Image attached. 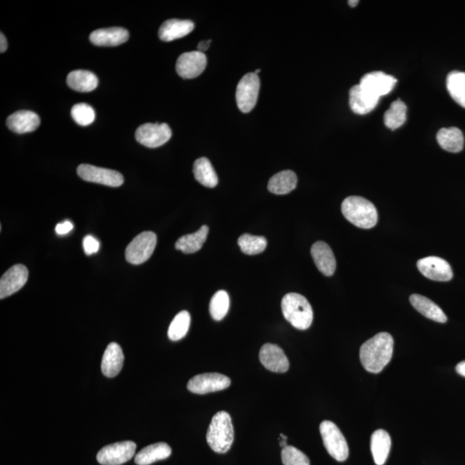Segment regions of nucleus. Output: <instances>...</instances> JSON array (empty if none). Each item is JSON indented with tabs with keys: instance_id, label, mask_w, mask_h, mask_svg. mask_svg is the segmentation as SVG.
<instances>
[{
	"instance_id": "nucleus-1",
	"label": "nucleus",
	"mask_w": 465,
	"mask_h": 465,
	"mask_svg": "<svg viewBox=\"0 0 465 465\" xmlns=\"http://www.w3.org/2000/svg\"><path fill=\"white\" fill-rule=\"evenodd\" d=\"M394 339L388 332H379L361 345L359 357L366 371L380 373L392 361Z\"/></svg>"
},
{
	"instance_id": "nucleus-2",
	"label": "nucleus",
	"mask_w": 465,
	"mask_h": 465,
	"mask_svg": "<svg viewBox=\"0 0 465 465\" xmlns=\"http://www.w3.org/2000/svg\"><path fill=\"white\" fill-rule=\"evenodd\" d=\"M345 219L361 229H370L378 223V210L372 202L361 196L346 198L341 205Z\"/></svg>"
},
{
	"instance_id": "nucleus-3",
	"label": "nucleus",
	"mask_w": 465,
	"mask_h": 465,
	"mask_svg": "<svg viewBox=\"0 0 465 465\" xmlns=\"http://www.w3.org/2000/svg\"><path fill=\"white\" fill-rule=\"evenodd\" d=\"M234 439L235 432L229 413L225 411L216 413L207 432V443L215 453L223 454L230 450Z\"/></svg>"
},
{
	"instance_id": "nucleus-4",
	"label": "nucleus",
	"mask_w": 465,
	"mask_h": 465,
	"mask_svg": "<svg viewBox=\"0 0 465 465\" xmlns=\"http://www.w3.org/2000/svg\"><path fill=\"white\" fill-rule=\"evenodd\" d=\"M285 319L299 330L310 328L313 322V310L308 301L297 293L285 295L281 304Z\"/></svg>"
},
{
	"instance_id": "nucleus-5",
	"label": "nucleus",
	"mask_w": 465,
	"mask_h": 465,
	"mask_svg": "<svg viewBox=\"0 0 465 465\" xmlns=\"http://www.w3.org/2000/svg\"><path fill=\"white\" fill-rule=\"evenodd\" d=\"M320 433L326 450L338 462H344L349 456L348 442L341 430L334 422L324 420L320 425Z\"/></svg>"
},
{
	"instance_id": "nucleus-6",
	"label": "nucleus",
	"mask_w": 465,
	"mask_h": 465,
	"mask_svg": "<svg viewBox=\"0 0 465 465\" xmlns=\"http://www.w3.org/2000/svg\"><path fill=\"white\" fill-rule=\"evenodd\" d=\"M157 244V236L151 231H145L128 244L125 257L128 263L141 264L150 259Z\"/></svg>"
},
{
	"instance_id": "nucleus-7",
	"label": "nucleus",
	"mask_w": 465,
	"mask_h": 465,
	"mask_svg": "<svg viewBox=\"0 0 465 465\" xmlns=\"http://www.w3.org/2000/svg\"><path fill=\"white\" fill-rule=\"evenodd\" d=\"M260 87V78L254 73H247L240 80L236 89V102L243 113H249L256 107Z\"/></svg>"
},
{
	"instance_id": "nucleus-8",
	"label": "nucleus",
	"mask_w": 465,
	"mask_h": 465,
	"mask_svg": "<svg viewBox=\"0 0 465 465\" xmlns=\"http://www.w3.org/2000/svg\"><path fill=\"white\" fill-rule=\"evenodd\" d=\"M77 173L84 181L111 188H120L124 182V176L120 172L89 164H81L77 169Z\"/></svg>"
},
{
	"instance_id": "nucleus-9",
	"label": "nucleus",
	"mask_w": 465,
	"mask_h": 465,
	"mask_svg": "<svg viewBox=\"0 0 465 465\" xmlns=\"http://www.w3.org/2000/svg\"><path fill=\"white\" fill-rule=\"evenodd\" d=\"M137 444L133 441H123L102 448L97 460L102 465H121L135 456Z\"/></svg>"
},
{
	"instance_id": "nucleus-10",
	"label": "nucleus",
	"mask_w": 465,
	"mask_h": 465,
	"mask_svg": "<svg viewBox=\"0 0 465 465\" xmlns=\"http://www.w3.org/2000/svg\"><path fill=\"white\" fill-rule=\"evenodd\" d=\"M172 137V131L166 124H145L135 131V139L149 148L161 147Z\"/></svg>"
},
{
	"instance_id": "nucleus-11",
	"label": "nucleus",
	"mask_w": 465,
	"mask_h": 465,
	"mask_svg": "<svg viewBox=\"0 0 465 465\" xmlns=\"http://www.w3.org/2000/svg\"><path fill=\"white\" fill-rule=\"evenodd\" d=\"M231 380L227 376L219 373H205L193 376L188 383L190 392L205 395V394L220 392L229 388Z\"/></svg>"
},
{
	"instance_id": "nucleus-12",
	"label": "nucleus",
	"mask_w": 465,
	"mask_h": 465,
	"mask_svg": "<svg viewBox=\"0 0 465 465\" xmlns=\"http://www.w3.org/2000/svg\"><path fill=\"white\" fill-rule=\"evenodd\" d=\"M397 80L395 77L383 72H372L362 77L359 86L372 97L380 98L389 94L394 89Z\"/></svg>"
},
{
	"instance_id": "nucleus-13",
	"label": "nucleus",
	"mask_w": 465,
	"mask_h": 465,
	"mask_svg": "<svg viewBox=\"0 0 465 465\" xmlns=\"http://www.w3.org/2000/svg\"><path fill=\"white\" fill-rule=\"evenodd\" d=\"M207 57L200 51H192L181 54L176 63V71L183 79H194L205 71Z\"/></svg>"
},
{
	"instance_id": "nucleus-14",
	"label": "nucleus",
	"mask_w": 465,
	"mask_h": 465,
	"mask_svg": "<svg viewBox=\"0 0 465 465\" xmlns=\"http://www.w3.org/2000/svg\"><path fill=\"white\" fill-rule=\"evenodd\" d=\"M417 267L424 276L431 280L447 282L453 277L450 264L440 257L423 258L417 262Z\"/></svg>"
},
{
	"instance_id": "nucleus-15",
	"label": "nucleus",
	"mask_w": 465,
	"mask_h": 465,
	"mask_svg": "<svg viewBox=\"0 0 465 465\" xmlns=\"http://www.w3.org/2000/svg\"><path fill=\"white\" fill-rule=\"evenodd\" d=\"M28 277V269L23 264H15L10 268L0 280V298L4 299L18 293L25 286Z\"/></svg>"
},
{
	"instance_id": "nucleus-16",
	"label": "nucleus",
	"mask_w": 465,
	"mask_h": 465,
	"mask_svg": "<svg viewBox=\"0 0 465 465\" xmlns=\"http://www.w3.org/2000/svg\"><path fill=\"white\" fill-rule=\"evenodd\" d=\"M260 361L270 372H286L290 368V362L280 346L267 343L260 349Z\"/></svg>"
},
{
	"instance_id": "nucleus-17",
	"label": "nucleus",
	"mask_w": 465,
	"mask_h": 465,
	"mask_svg": "<svg viewBox=\"0 0 465 465\" xmlns=\"http://www.w3.org/2000/svg\"><path fill=\"white\" fill-rule=\"evenodd\" d=\"M39 115L30 111H19L9 115L6 125L10 131L16 134H26L37 130L40 126Z\"/></svg>"
},
{
	"instance_id": "nucleus-18",
	"label": "nucleus",
	"mask_w": 465,
	"mask_h": 465,
	"mask_svg": "<svg viewBox=\"0 0 465 465\" xmlns=\"http://www.w3.org/2000/svg\"><path fill=\"white\" fill-rule=\"evenodd\" d=\"M128 37H130V34L126 29L121 28V27H112V28L94 30L90 35V41L96 46L114 47L126 43Z\"/></svg>"
},
{
	"instance_id": "nucleus-19",
	"label": "nucleus",
	"mask_w": 465,
	"mask_h": 465,
	"mask_svg": "<svg viewBox=\"0 0 465 465\" xmlns=\"http://www.w3.org/2000/svg\"><path fill=\"white\" fill-rule=\"evenodd\" d=\"M124 361V355L121 346L117 343L112 342L105 349L102 359V372L107 378H115L123 368Z\"/></svg>"
},
{
	"instance_id": "nucleus-20",
	"label": "nucleus",
	"mask_w": 465,
	"mask_h": 465,
	"mask_svg": "<svg viewBox=\"0 0 465 465\" xmlns=\"http://www.w3.org/2000/svg\"><path fill=\"white\" fill-rule=\"evenodd\" d=\"M311 256L315 266L325 276L330 277L336 270V260L330 247L324 242H317L311 247Z\"/></svg>"
},
{
	"instance_id": "nucleus-21",
	"label": "nucleus",
	"mask_w": 465,
	"mask_h": 465,
	"mask_svg": "<svg viewBox=\"0 0 465 465\" xmlns=\"http://www.w3.org/2000/svg\"><path fill=\"white\" fill-rule=\"evenodd\" d=\"M194 23L190 20L169 19L159 30V39L164 42L182 38L194 30Z\"/></svg>"
},
{
	"instance_id": "nucleus-22",
	"label": "nucleus",
	"mask_w": 465,
	"mask_h": 465,
	"mask_svg": "<svg viewBox=\"0 0 465 465\" xmlns=\"http://www.w3.org/2000/svg\"><path fill=\"white\" fill-rule=\"evenodd\" d=\"M349 104L356 114L365 115L374 110L379 100L369 95L359 84H356L349 93Z\"/></svg>"
},
{
	"instance_id": "nucleus-23",
	"label": "nucleus",
	"mask_w": 465,
	"mask_h": 465,
	"mask_svg": "<svg viewBox=\"0 0 465 465\" xmlns=\"http://www.w3.org/2000/svg\"><path fill=\"white\" fill-rule=\"evenodd\" d=\"M412 306L424 317L440 324L447 321V317L440 307L422 295L413 294L409 298Z\"/></svg>"
},
{
	"instance_id": "nucleus-24",
	"label": "nucleus",
	"mask_w": 465,
	"mask_h": 465,
	"mask_svg": "<svg viewBox=\"0 0 465 465\" xmlns=\"http://www.w3.org/2000/svg\"><path fill=\"white\" fill-rule=\"evenodd\" d=\"M392 448V439L385 430L379 429L372 433L371 451L376 465H383L389 457Z\"/></svg>"
},
{
	"instance_id": "nucleus-25",
	"label": "nucleus",
	"mask_w": 465,
	"mask_h": 465,
	"mask_svg": "<svg viewBox=\"0 0 465 465\" xmlns=\"http://www.w3.org/2000/svg\"><path fill=\"white\" fill-rule=\"evenodd\" d=\"M172 449L166 443H156L146 446L135 457V464L149 465L159 460H164L171 456Z\"/></svg>"
},
{
	"instance_id": "nucleus-26",
	"label": "nucleus",
	"mask_w": 465,
	"mask_h": 465,
	"mask_svg": "<svg viewBox=\"0 0 465 465\" xmlns=\"http://www.w3.org/2000/svg\"><path fill=\"white\" fill-rule=\"evenodd\" d=\"M297 177L291 170L277 173L268 183V190L273 194L285 195L296 189Z\"/></svg>"
},
{
	"instance_id": "nucleus-27",
	"label": "nucleus",
	"mask_w": 465,
	"mask_h": 465,
	"mask_svg": "<svg viewBox=\"0 0 465 465\" xmlns=\"http://www.w3.org/2000/svg\"><path fill=\"white\" fill-rule=\"evenodd\" d=\"M67 82L74 91H80V93H90L96 89L98 79L90 71L76 70L67 76Z\"/></svg>"
},
{
	"instance_id": "nucleus-28",
	"label": "nucleus",
	"mask_w": 465,
	"mask_h": 465,
	"mask_svg": "<svg viewBox=\"0 0 465 465\" xmlns=\"http://www.w3.org/2000/svg\"><path fill=\"white\" fill-rule=\"evenodd\" d=\"M437 141L440 147L448 152H458L464 148V135L457 128H441L438 132Z\"/></svg>"
},
{
	"instance_id": "nucleus-29",
	"label": "nucleus",
	"mask_w": 465,
	"mask_h": 465,
	"mask_svg": "<svg viewBox=\"0 0 465 465\" xmlns=\"http://www.w3.org/2000/svg\"><path fill=\"white\" fill-rule=\"evenodd\" d=\"M209 230L208 227L203 225L196 232L181 237L175 244V249L188 254L199 252L206 242Z\"/></svg>"
},
{
	"instance_id": "nucleus-30",
	"label": "nucleus",
	"mask_w": 465,
	"mask_h": 465,
	"mask_svg": "<svg viewBox=\"0 0 465 465\" xmlns=\"http://www.w3.org/2000/svg\"><path fill=\"white\" fill-rule=\"evenodd\" d=\"M193 173L196 181L206 188H214L218 184V177L215 169L207 158L196 159L193 166Z\"/></svg>"
},
{
	"instance_id": "nucleus-31",
	"label": "nucleus",
	"mask_w": 465,
	"mask_h": 465,
	"mask_svg": "<svg viewBox=\"0 0 465 465\" xmlns=\"http://www.w3.org/2000/svg\"><path fill=\"white\" fill-rule=\"evenodd\" d=\"M446 87L453 100L465 108V73L460 71L451 72L447 76Z\"/></svg>"
},
{
	"instance_id": "nucleus-32",
	"label": "nucleus",
	"mask_w": 465,
	"mask_h": 465,
	"mask_svg": "<svg viewBox=\"0 0 465 465\" xmlns=\"http://www.w3.org/2000/svg\"><path fill=\"white\" fill-rule=\"evenodd\" d=\"M407 106L402 100H397L393 102L389 110L385 114V124L390 130L402 126L406 122Z\"/></svg>"
},
{
	"instance_id": "nucleus-33",
	"label": "nucleus",
	"mask_w": 465,
	"mask_h": 465,
	"mask_svg": "<svg viewBox=\"0 0 465 465\" xmlns=\"http://www.w3.org/2000/svg\"><path fill=\"white\" fill-rule=\"evenodd\" d=\"M191 315L188 311H181L173 319L168 328V337L172 341H181L189 331Z\"/></svg>"
},
{
	"instance_id": "nucleus-34",
	"label": "nucleus",
	"mask_w": 465,
	"mask_h": 465,
	"mask_svg": "<svg viewBox=\"0 0 465 465\" xmlns=\"http://www.w3.org/2000/svg\"><path fill=\"white\" fill-rule=\"evenodd\" d=\"M240 250L247 256H256L263 253L267 247V240L264 236H256L244 234L238 239Z\"/></svg>"
},
{
	"instance_id": "nucleus-35",
	"label": "nucleus",
	"mask_w": 465,
	"mask_h": 465,
	"mask_svg": "<svg viewBox=\"0 0 465 465\" xmlns=\"http://www.w3.org/2000/svg\"><path fill=\"white\" fill-rule=\"evenodd\" d=\"M229 297L225 291H219L214 295L209 304V313L215 321H222L229 310Z\"/></svg>"
},
{
	"instance_id": "nucleus-36",
	"label": "nucleus",
	"mask_w": 465,
	"mask_h": 465,
	"mask_svg": "<svg viewBox=\"0 0 465 465\" xmlns=\"http://www.w3.org/2000/svg\"><path fill=\"white\" fill-rule=\"evenodd\" d=\"M73 120L80 126L86 127L93 123L95 111L91 105L87 104H77L73 105L71 110Z\"/></svg>"
},
{
	"instance_id": "nucleus-37",
	"label": "nucleus",
	"mask_w": 465,
	"mask_h": 465,
	"mask_svg": "<svg viewBox=\"0 0 465 465\" xmlns=\"http://www.w3.org/2000/svg\"><path fill=\"white\" fill-rule=\"evenodd\" d=\"M281 457L284 465H310V461L306 455L294 446H287L283 448Z\"/></svg>"
},
{
	"instance_id": "nucleus-38",
	"label": "nucleus",
	"mask_w": 465,
	"mask_h": 465,
	"mask_svg": "<svg viewBox=\"0 0 465 465\" xmlns=\"http://www.w3.org/2000/svg\"><path fill=\"white\" fill-rule=\"evenodd\" d=\"M83 247L87 256L96 253L100 249V243L93 236H87L83 240Z\"/></svg>"
},
{
	"instance_id": "nucleus-39",
	"label": "nucleus",
	"mask_w": 465,
	"mask_h": 465,
	"mask_svg": "<svg viewBox=\"0 0 465 465\" xmlns=\"http://www.w3.org/2000/svg\"><path fill=\"white\" fill-rule=\"evenodd\" d=\"M73 229V224L71 223L70 220H65V222L62 223H58L56 227V232L59 236H65Z\"/></svg>"
},
{
	"instance_id": "nucleus-40",
	"label": "nucleus",
	"mask_w": 465,
	"mask_h": 465,
	"mask_svg": "<svg viewBox=\"0 0 465 465\" xmlns=\"http://www.w3.org/2000/svg\"><path fill=\"white\" fill-rule=\"evenodd\" d=\"M0 41H1V43H0V53H5L8 49V43L3 33L0 34Z\"/></svg>"
},
{
	"instance_id": "nucleus-41",
	"label": "nucleus",
	"mask_w": 465,
	"mask_h": 465,
	"mask_svg": "<svg viewBox=\"0 0 465 465\" xmlns=\"http://www.w3.org/2000/svg\"><path fill=\"white\" fill-rule=\"evenodd\" d=\"M210 43H212V40L202 41V42H200L199 44V51L202 53L205 52V51L209 49Z\"/></svg>"
},
{
	"instance_id": "nucleus-42",
	"label": "nucleus",
	"mask_w": 465,
	"mask_h": 465,
	"mask_svg": "<svg viewBox=\"0 0 465 465\" xmlns=\"http://www.w3.org/2000/svg\"><path fill=\"white\" fill-rule=\"evenodd\" d=\"M456 371L462 376L465 378V361L460 362V364L457 365Z\"/></svg>"
},
{
	"instance_id": "nucleus-43",
	"label": "nucleus",
	"mask_w": 465,
	"mask_h": 465,
	"mask_svg": "<svg viewBox=\"0 0 465 465\" xmlns=\"http://www.w3.org/2000/svg\"><path fill=\"white\" fill-rule=\"evenodd\" d=\"M359 3V1H358V0H351V1L348 2V4L351 8H355V6L358 5Z\"/></svg>"
},
{
	"instance_id": "nucleus-44",
	"label": "nucleus",
	"mask_w": 465,
	"mask_h": 465,
	"mask_svg": "<svg viewBox=\"0 0 465 465\" xmlns=\"http://www.w3.org/2000/svg\"><path fill=\"white\" fill-rule=\"evenodd\" d=\"M280 446H281L282 448H284L285 446H287V440H286L281 439V440H280Z\"/></svg>"
},
{
	"instance_id": "nucleus-45",
	"label": "nucleus",
	"mask_w": 465,
	"mask_h": 465,
	"mask_svg": "<svg viewBox=\"0 0 465 465\" xmlns=\"http://www.w3.org/2000/svg\"><path fill=\"white\" fill-rule=\"evenodd\" d=\"M260 71H261L260 69H257L256 72H254V73L257 74L258 76V73H260Z\"/></svg>"
}]
</instances>
